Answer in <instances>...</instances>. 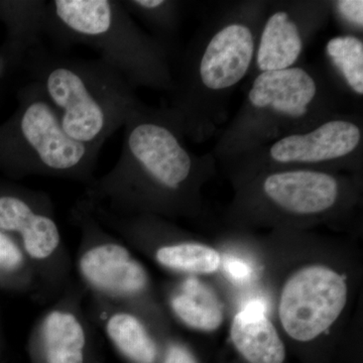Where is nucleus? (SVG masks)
Returning <instances> with one entry per match:
<instances>
[{"instance_id":"f257e3e1","label":"nucleus","mask_w":363,"mask_h":363,"mask_svg":"<svg viewBox=\"0 0 363 363\" xmlns=\"http://www.w3.org/2000/svg\"><path fill=\"white\" fill-rule=\"evenodd\" d=\"M123 128L118 161L86 186L81 199L118 216L187 209L200 182L213 172V155L193 152L166 111L143 102Z\"/></svg>"},{"instance_id":"f03ea898","label":"nucleus","mask_w":363,"mask_h":363,"mask_svg":"<svg viewBox=\"0 0 363 363\" xmlns=\"http://www.w3.org/2000/svg\"><path fill=\"white\" fill-rule=\"evenodd\" d=\"M269 2H226L191 40L162 107L186 140L207 142L228 118L231 96L252 71Z\"/></svg>"},{"instance_id":"7ed1b4c3","label":"nucleus","mask_w":363,"mask_h":363,"mask_svg":"<svg viewBox=\"0 0 363 363\" xmlns=\"http://www.w3.org/2000/svg\"><path fill=\"white\" fill-rule=\"evenodd\" d=\"M346 97L326 72L302 63L262 72L233 121L219 135L211 154L222 161L283 136L309 130L348 112Z\"/></svg>"},{"instance_id":"20e7f679","label":"nucleus","mask_w":363,"mask_h":363,"mask_svg":"<svg viewBox=\"0 0 363 363\" xmlns=\"http://www.w3.org/2000/svg\"><path fill=\"white\" fill-rule=\"evenodd\" d=\"M32 82L44 91L66 135L104 147L142 101L128 81L102 60L52 55L39 45L25 60Z\"/></svg>"},{"instance_id":"39448f33","label":"nucleus","mask_w":363,"mask_h":363,"mask_svg":"<svg viewBox=\"0 0 363 363\" xmlns=\"http://www.w3.org/2000/svg\"><path fill=\"white\" fill-rule=\"evenodd\" d=\"M57 44L85 45L136 88H173L171 52L136 23L121 1H47L45 32Z\"/></svg>"},{"instance_id":"423d86ee","label":"nucleus","mask_w":363,"mask_h":363,"mask_svg":"<svg viewBox=\"0 0 363 363\" xmlns=\"http://www.w3.org/2000/svg\"><path fill=\"white\" fill-rule=\"evenodd\" d=\"M101 149L69 138L35 82L21 88L16 111L0 124V171L13 179L49 177L88 186Z\"/></svg>"},{"instance_id":"0eeeda50","label":"nucleus","mask_w":363,"mask_h":363,"mask_svg":"<svg viewBox=\"0 0 363 363\" xmlns=\"http://www.w3.org/2000/svg\"><path fill=\"white\" fill-rule=\"evenodd\" d=\"M362 162L363 118L358 111L344 112L311 130L283 136L221 161L238 180L284 169L359 171Z\"/></svg>"},{"instance_id":"6e6552de","label":"nucleus","mask_w":363,"mask_h":363,"mask_svg":"<svg viewBox=\"0 0 363 363\" xmlns=\"http://www.w3.org/2000/svg\"><path fill=\"white\" fill-rule=\"evenodd\" d=\"M70 217L80 233L74 271L87 295L92 301L138 313L150 292L147 269L121 238L98 220L84 200L76 202Z\"/></svg>"},{"instance_id":"1a4fd4ad","label":"nucleus","mask_w":363,"mask_h":363,"mask_svg":"<svg viewBox=\"0 0 363 363\" xmlns=\"http://www.w3.org/2000/svg\"><path fill=\"white\" fill-rule=\"evenodd\" d=\"M0 230L18 241L32 262L38 281L37 302H52L73 281L68 247L51 197L33 189L0 183Z\"/></svg>"},{"instance_id":"9d476101","label":"nucleus","mask_w":363,"mask_h":363,"mask_svg":"<svg viewBox=\"0 0 363 363\" xmlns=\"http://www.w3.org/2000/svg\"><path fill=\"white\" fill-rule=\"evenodd\" d=\"M86 295L72 281L38 318L26 342L30 363H99L96 335L83 306Z\"/></svg>"},{"instance_id":"9b49d317","label":"nucleus","mask_w":363,"mask_h":363,"mask_svg":"<svg viewBox=\"0 0 363 363\" xmlns=\"http://www.w3.org/2000/svg\"><path fill=\"white\" fill-rule=\"evenodd\" d=\"M329 18V0L269 1L260 26L250 77L300 64L308 45Z\"/></svg>"},{"instance_id":"f8f14e48","label":"nucleus","mask_w":363,"mask_h":363,"mask_svg":"<svg viewBox=\"0 0 363 363\" xmlns=\"http://www.w3.org/2000/svg\"><path fill=\"white\" fill-rule=\"evenodd\" d=\"M347 301L345 279L324 266H310L286 281L279 302V319L295 340L321 335L342 313Z\"/></svg>"},{"instance_id":"ddd939ff","label":"nucleus","mask_w":363,"mask_h":363,"mask_svg":"<svg viewBox=\"0 0 363 363\" xmlns=\"http://www.w3.org/2000/svg\"><path fill=\"white\" fill-rule=\"evenodd\" d=\"M252 192L285 216L310 218L337 209L350 182L337 172L284 169L250 179Z\"/></svg>"},{"instance_id":"4468645a","label":"nucleus","mask_w":363,"mask_h":363,"mask_svg":"<svg viewBox=\"0 0 363 363\" xmlns=\"http://www.w3.org/2000/svg\"><path fill=\"white\" fill-rule=\"evenodd\" d=\"M95 320L112 348L128 363H160L161 346L138 313L92 301Z\"/></svg>"},{"instance_id":"2eb2a0df","label":"nucleus","mask_w":363,"mask_h":363,"mask_svg":"<svg viewBox=\"0 0 363 363\" xmlns=\"http://www.w3.org/2000/svg\"><path fill=\"white\" fill-rule=\"evenodd\" d=\"M231 339L236 350L250 363H283L285 345L267 311L245 306L234 317Z\"/></svg>"},{"instance_id":"dca6fc26","label":"nucleus","mask_w":363,"mask_h":363,"mask_svg":"<svg viewBox=\"0 0 363 363\" xmlns=\"http://www.w3.org/2000/svg\"><path fill=\"white\" fill-rule=\"evenodd\" d=\"M169 307L181 322L197 330L214 331L223 322V306L218 297L194 277L171 294Z\"/></svg>"},{"instance_id":"f3484780","label":"nucleus","mask_w":363,"mask_h":363,"mask_svg":"<svg viewBox=\"0 0 363 363\" xmlns=\"http://www.w3.org/2000/svg\"><path fill=\"white\" fill-rule=\"evenodd\" d=\"M327 72L344 96L362 100L363 96V39L339 35L327 40L324 47Z\"/></svg>"},{"instance_id":"a211bd4d","label":"nucleus","mask_w":363,"mask_h":363,"mask_svg":"<svg viewBox=\"0 0 363 363\" xmlns=\"http://www.w3.org/2000/svg\"><path fill=\"white\" fill-rule=\"evenodd\" d=\"M47 1L0 2V18L9 28L7 51L18 61L40 45L44 35Z\"/></svg>"},{"instance_id":"6ab92c4d","label":"nucleus","mask_w":363,"mask_h":363,"mask_svg":"<svg viewBox=\"0 0 363 363\" xmlns=\"http://www.w3.org/2000/svg\"><path fill=\"white\" fill-rule=\"evenodd\" d=\"M152 257L160 266L181 274H212L221 264L220 255L214 248L189 240L157 243Z\"/></svg>"},{"instance_id":"aec40b11","label":"nucleus","mask_w":363,"mask_h":363,"mask_svg":"<svg viewBox=\"0 0 363 363\" xmlns=\"http://www.w3.org/2000/svg\"><path fill=\"white\" fill-rule=\"evenodd\" d=\"M133 18H138L150 30V35L172 52L180 30L182 6L176 0H126L121 1Z\"/></svg>"},{"instance_id":"412c9836","label":"nucleus","mask_w":363,"mask_h":363,"mask_svg":"<svg viewBox=\"0 0 363 363\" xmlns=\"http://www.w3.org/2000/svg\"><path fill=\"white\" fill-rule=\"evenodd\" d=\"M0 286L13 292L28 294L37 300L39 281L32 262L18 241L0 230Z\"/></svg>"},{"instance_id":"4be33fe9","label":"nucleus","mask_w":363,"mask_h":363,"mask_svg":"<svg viewBox=\"0 0 363 363\" xmlns=\"http://www.w3.org/2000/svg\"><path fill=\"white\" fill-rule=\"evenodd\" d=\"M330 18H333L343 35L362 37V0H329Z\"/></svg>"},{"instance_id":"5701e85b","label":"nucleus","mask_w":363,"mask_h":363,"mask_svg":"<svg viewBox=\"0 0 363 363\" xmlns=\"http://www.w3.org/2000/svg\"><path fill=\"white\" fill-rule=\"evenodd\" d=\"M224 271L229 278L236 283H247L252 276V269L245 260L236 259L233 257H227L223 262Z\"/></svg>"},{"instance_id":"b1692460","label":"nucleus","mask_w":363,"mask_h":363,"mask_svg":"<svg viewBox=\"0 0 363 363\" xmlns=\"http://www.w3.org/2000/svg\"><path fill=\"white\" fill-rule=\"evenodd\" d=\"M161 363H197V360L186 346L174 342L167 346Z\"/></svg>"}]
</instances>
